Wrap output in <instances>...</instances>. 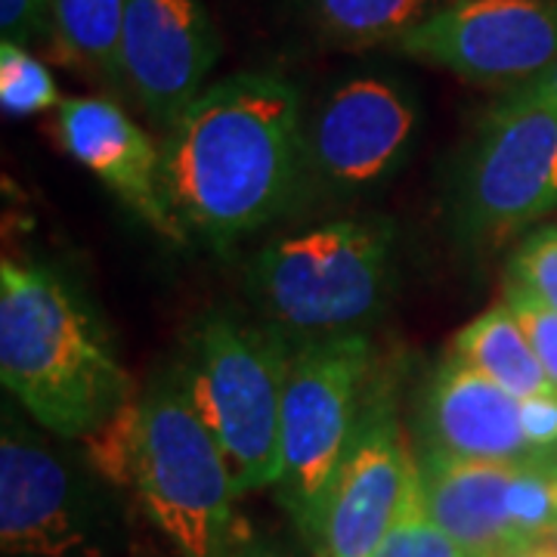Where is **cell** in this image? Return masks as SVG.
Listing matches in <instances>:
<instances>
[{
  "label": "cell",
  "mask_w": 557,
  "mask_h": 557,
  "mask_svg": "<svg viewBox=\"0 0 557 557\" xmlns=\"http://www.w3.org/2000/svg\"><path fill=\"white\" fill-rule=\"evenodd\" d=\"M161 159L186 233L230 248L273 223L307 180L298 87L273 72L214 81L164 131Z\"/></svg>",
  "instance_id": "6da1fadb"
},
{
  "label": "cell",
  "mask_w": 557,
  "mask_h": 557,
  "mask_svg": "<svg viewBox=\"0 0 557 557\" xmlns=\"http://www.w3.org/2000/svg\"><path fill=\"white\" fill-rule=\"evenodd\" d=\"M0 381L44 431L84 440L134 399L97 317L53 270L3 258Z\"/></svg>",
  "instance_id": "7a4b0ae2"
},
{
  "label": "cell",
  "mask_w": 557,
  "mask_h": 557,
  "mask_svg": "<svg viewBox=\"0 0 557 557\" xmlns=\"http://www.w3.org/2000/svg\"><path fill=\"white\" fill-rule=\"evenodd\" d=\"M394 288V233L375 220H329L278 236L248 263V292L278 335H366Z\"/></svg>",
  "instance_id": "3957f363"
},
{
  "label": "cell",
  "mask_w": 557,
  "mask_h": 557,
  "mask_svg": "<svg viewBox=\"0 0 557 557\" xmlns=\"http://www.w3.org/2000/svg\"><path fill=\"white\" fill-rule=\"evenodd\" d=\"M131 490L183 557H223L242 533L230 461L183 369H164L139 397Z\"/></svg>",
  "instance_id": "277c9868"
},
{
  "label": "cell",
  "mask_w": 557,
  "mask_h": 557,
  "mask_svg": "<svg viewBox=\"0 0 557 557\" xmlns=\"http://www.w3.org/2000/svg\"><path fill=\"white\" fill-rule=\"evenodd\" d=\"M292 354L273 325L208 313L189 341L186 379L220 440L239 496L282 474V397Z\"/></svg>",
  "instance_id": "5b68a950"
},
{
  "label": "cell",
  "mask_w": 557,
  "mask_h": 557,
  "mask_svg": "<svg viewBox=\"0 0 557 557\" xmlns=\"http://www.w3.org/2000/svg\"><path fill=\"white\" fill-rule=\"evenodd\" d=\"M369 335L304 341L292 354L282 397L278 496L298 527L319 542L332 483L369 409Z\"/></svg>",
  "instance_id": "8992f818"
},
{
  "label": "cell",
  "mask_w": 557,
  "mask_h": 557,
  "mask_svg": "<svg viewBox=\"0 0 557 557\" xmlns=\"http://www.w3.org/2000/svg\"><path fill=\"white\" fill-rule=\"evenodd\" d=\"M557 211V109L502 100L483 115L456 174L453 220L461 239L493 248Z\"/></svg>",
  "instance_id": "52a82bcc"
},
{
  "label": "cell",
  "mask_w": 557,
  "mask_h": 557,
  "mask_svg": "<svg viewBox=\"0 0 557 557\" xmlns=\"http://www.w3.org/2000/svg\"><path fill=\"white\" fill-rule=\"evenodd\" d=\"M480 87H520L557 65V0H446L394 44Z\"/></svg>",
  "instance_id": "ba28073f"
},
{
  "label": "cell",
  "mask_w": 557,
  "mask_h": 557,
  "mask_svg": "<svg viewBox=\"0 0 557 557\" xmlns=\"http://www.w3.org/2000/svg\"><path fill=\"white\" fill-rule=\"evenodd\" d=\"M416 94L391 75L335 84L304 121L307 177L329 193H369L394 177L418 134Z\"/></svg>",
  "instance_id": "9c48e42d"
},
{
  "label": "cell",
  "mask_w": 557,
  "mask_h": 557,
  "mask_svg": "<svg viewBox=\"0 0 557 557\" xmlns=\"http://www.w3.org/2000/svg\"><path fill=\"white\" fill-rule=\"evenodd\" d=\"M418 493L421 468L406 446L397 409L391 397H372L322 515L325 557H375Z\"/></svg>",
  "instance_id": "30bf717a"
},
{
  "label": "cell",
  "mask_w": 557,
  "mask_h": 557,
  "mask_svg": "<svg viewBox=\"0 0 557 557\" xmlns=\"http://www.w3.org/2000/svg\"><path fill=\"white\" fill-rule=\"evenodd\" d=\"M218 57V28L201 0H127L121 87L161 131L208 90Z\"/></svg>",
  "instance_id": "8fae6325"
},
{
  "label": "cell",
  "mask_w": 557,
  "mask_h": 557,
  "mask_svg": "<svg viewBox=\"0 0 557 557\" xmlns=\"http://www.w3.org/2000/svg\"><path fill=\"white\" fill-rule=\"evenodd\" d=\"M53 134L62 149L84 164L156 236L186 245L189 233L180 223L164 186L161 146L119 102L102 97H69L53 115Z\"/></svg>",
  "instance_id": "7c38bea8"
},
{
  "label": "cell",
  "mask_w": 557,
  "mask_h": 557,
  "mask_svg": "<svg viewBox=\"0 0 557 557\" xmlns=\"http://www.w3.org/2000/svg\"><path fill=\"white\" fill-rule=\"evenodd\" d=\"M0 548L13 557H72L87 548L65 465L10 412L0 434Z\"/></svg>",
  "instance_id": "4fadbf2b"
},
{
  "label": "cell",
  "mask_w": 557,
  "mask_h": 557,
  "mask_svg": "<svg viewBox=\"0 0 557 557\" xmlns=\"http://www.w3.org/2000/svg\"><path fill=\"white\" fill-rule=\"evenodd\" d=\"M428 453L478 461H527L533 456L520 399L483 379L453 354L440 362L421 399Z\"/></svg>",
  "instance_id": "5bb4252c"
},
{
  "label": "cell",
  "mask_w": 557,
  "mask_h": 557,
  "mask_svg": "<svg viewBox=\"0 0 557 557\" xmlns=\"http://www.w3.org/2000/svg\"><path fill=\"white\" fill-rule=\"evenodd\" d=\"M518 465L440 453L418 461L428 515L468 557H511L530 548L515 520Z\"/></svg>",
  "instance_id": "9a60e30c"
},
{
  "label": "cell",
  "mask_w": 557,
  "mask_h": 557,
  "mask_svg": "<svg viewBox=\"0 0 557 557\" xmlns=\"http://www.w3.org/2000/svg\"><path fill=\"white\" fill-rule=\"evenodd\" d=\"M449 354L471 366L483 379L498 384L502 391H508L511 397L530 399L557 394L523 335L515 310L505 300L471 319L453 338Z\"/></svg>",
  "instance_id": "2e32d148"
},
{
  "label": "cell",
  "mask_w": 557,
  "mask_h": 557,
  "mask_svg": "<svg viewBox=\"0 0 557 557\" xmlns=\"http://www.w3.org/2000/svg\"><path fill=\"white\" fill-rule=\"evenodd\" d=\"M446 0H300L304 20L335 47L397 44L428 22Z\"/></svg>",
  "instance_id": "e0dca14e"
},
{
  "label": "cell",
  "mask_w": 557,
  "mask_h": 557,
  "mask_svg": "<svg viewBox=\"0 0 557 557\" xmlns=\"http://www.w3.org/2000/svg\"><path fill=\"white\" fill-rule=\"evenodd\" d=\"M127 0H53V50L65 65L121 87V32Z\"/></svg>",
  "instance_id": "ac0fdd59"
},
{
  "label": "cell",
  "mask_w": 557,
  "mask_h": 557,
  "mask_svg": "<svg viewBox=\"0 0 557 557\" xmlns=\"http://www.w3.org/2000/svg\"><path fill=\"white\" fill-rule=\"evenodd\" d=\"M60 87L28 47L0 40V106L10 119H32L60 109Z\"/></svg>",
  "instance_id": "d6986e66"
},
{
  "label": "cell",
  "mask_w": 557,
  "mask_h": 557,
  "mask_svg": "<svg viewBox=\"0 0 557 557\" xmlns=\"http://www.w3.org/2000/svg\"><path fill=\"white\" fill-rule=\"evenodd\" d=\"M375 557H468L453 539L440 530L434 518L428 515L424 490L418 493L409 508L403 511L391 536L381 542Z\"/></svg>",
  "instance_id": "ffe728a7"
},
{
  "label": "cell",
  "mask_w": 557,
  "mask_h": 557,
  "mask_svg": "<svg viewBox=\"0 0 557 557\" xmlns=\"http://www.w3.org/2000/svg\"><path fill=\"white\" fill-rule=\"evenodd\" d=\"M502 300L515 310L523 335H527L533 354L539 357L545 375H548V381L555 384L557 391V310H552L548 304H542L533 292H527L523 285L511 282V278L505 282V298Z\"/></svg>",
  "instance_id": "44dd1931"
},
{
  "label": "cell",
  "mask_w": 557,
  "mask_h": 557,
  "mask_svg": "<svg viewBox=\"0 0 557 557\" xmlns=\"http://www.w3.org/2000/svg\"><path fill=\"white\" fill-rule=\"evenodd\" d=\"M508 270L511 282L523 285L542 304L557 310V226H545L523 242Z\"/></svg>",
  "instance_id": "7402d4cb"
},
{
  "label": "cell",
  "mask_w": 557,
  "mask_h": 557,
  "mask_svg": "<svg viewBox=\"0 0 557 557\" xmlns=\"http://www.w3.org/2000/svg\"><path fill=\"white\" fill-rule=\"evenodd\" d=\"M53 38V0H0V40L28 47Z\"/></svg>",
  "instance_id": "603a6c76"
},
{
  "label": "cell",
  "mask_w": 557,
  "mask_h": 557,
  "mask_svg": "<svg viewBox=\"0 0 557 557\" xmlns=\"http://www.w3.org/2000/svg\"><path fill=\"white\" fill-rule=\"evenodd\" d=\"M520 421L533 456H557V394L520 399Z\"/></svg>",
  "instance_id": "cb8c5ba5"
},
{
  "label": "cell",
  "mask_w": 557,
  "mask_h": 557,
  "mask_svg": "<svg viewBox=\"0 0 557 557\" xmlns=\"http://www.w3.org/2000/svg\"><path fill=\"white\" fill-rule=\"evenodd\" d=\"M505 97L527 102H545V106H555L557 109V65H552L548 72H542L539 78L527 81V84H520V87H511V90H505Z\"/></svg>",
  "instance_id": "d4e9b609"
},
{
  "label": "cell",
  "mask_w": 557,
  "mask_h": 557,
  "mask_svg": "<svg viewBox=\"0 0 557 557\" xmlns=\"http://www.w3.org/2000/svg\"><path fill=\"white\" fill-rule=\"evenodd\" d=\"M223 557H292V555H288V552H282V548L273 545V542H267V539L239 533L236 542L226 548V555Z\"/></svg>",
  "instance_id": "484cf974"
},
{
  "label": "cell",
  "mask_w": 557,
  "mask_h": 557,
  "mask_svg": "<svg viewBox=\"0 0 557 557\" xmlns=\"http://www.w3.org/2000/svg\"><path fill=\"white\" fill-rule=\"evenodd\" d=\"M511 557H557V552L548 542H536V545H530V548H523V552H518V555Z\"/></svg>",
  "instance_id": "4316f807"
},
{
  "label": "cell",
  "mask_w": 557,
  "mask_h": 557,
  "mask_svg": "<svg viewBox=\"0 0 557 557\" xmlns=\"http://www.w3.org/2000/svg\"><path fill=\"white\" fill-rule=\"evenodd\" d=\"M545 542H548V545H552V548H555V552H557V530H555V533H552V536L545 539Z\"/></svg>",
  "instance_id": "83f0119b"
}]
</instances>
